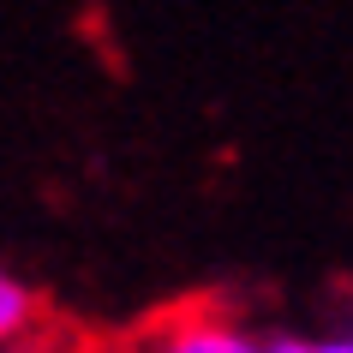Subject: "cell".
I'll list each match as a JSON object with an SVG mask.
<instances>
[{"mask_svg": "<svg viewBox=\"0 0 353 353\" xmlns=\"http://www.w3.org/2000/svg\"><path fill=\"white\" fill-rule=\"evenodd\" d=\"M120 353H263V335H252L240 312H228L216 299H186L174 312L150 317Z\"/></svg>", "mask_w": 353, "mask_h": 353, "instance_id": "cell-1", "label": "cell"}, {"mask_svg": "<svg viewBox=\"0 0 353 353\" xmlns=\"http://www.w3.org/2000/svg\"><path fill=\"white\" fill-rule=\"evenodd\" d=\"M37 323H42V299L30 294L24 276H12V270L0 263V347L37 341Z\"/></svg>", "mask_w": 353, "mask_h": 353, "instance_id": "cell-2", "label": "cell"}, {"mask_svg": "<svg viewBox=\"0 0 353 353\" xmlns=\"http://www.w3.org/2000/svg\"><path fill=\"white\" fill-rule=\"evenodd\" d=\"M263 353H353L347 335H263Z\"/></svg>", "mask_w": 353, "mask_h": 353, "instance_id": "cell-3", "label": "cell"}, {"mask_svg": "<svg viewBox=\"0 0 353 353\" xmlns=\"http://www.w3.org/2000/svg\"><path fill=\"white\" fill-rule=\"evenodd\" d=\"M0 353H54V347H42V341H12V347H0Z\"/></svg>", "mask_w": 353, "mask_h": 353, "instance_id": "cell-4", "label": "cell"}, {"mask_svg": "<svg viewBox=\"0 0 353 353\" xmlns=\"http://www.w3.org/2000/svg\"><path fill=\"white\" fill-rule=\"evenodd\" d=\"M72 353H120V347H72Z\"/></svg>", "mask_w": 353, "mask_h": 353, "instance_id": "cell-5", "label": "cell"}]
</instances>
